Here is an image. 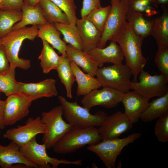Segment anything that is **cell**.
I'll use <instances>...</instances> for the list:
<instances>
[{"instance_id":"28","label":"cell","mask_w":168,"mask_h":168,"mask_svg":"<svg viewBox=\"0 0 168 168\" xmlns=\"http://www.w3.org/2000/svg\"><path fill=\"white\" fill-rule=\"evenodd\" d=\"M39 3L49 23H70L67 15L50 0H41Z\"/></svg>"},{"instance_id":"24","label":"cell","mask_w":168,"mask_h":168,"mask_svg":"<svg viewBox=\"0 0 168 168\" xmlns=\"http://www.w3.org/2000/svg\"><path fill=\"white\" fill-rule=\"evenodd\" d=\"M150 21V35L155 40L158 48L168 47V14L166 10L161 16Z\"/></svg>"},{"instance_id":"25","label":"cell","mask_w":168,"mask_h":168,"mask_svg":"<svg viewBox=\"0 0 168 168\" xmlns=\"http://www.w3.org/2000/svg\"><path fill=\"white\" fill-rule=\"evenodd\" d=\"M168 114V91L154 99L141 114L140 119L144 122H151Z\"/></svg>"},{"instance_id":"18","label":"cell","mask_w":168,"mask_h":168,"mask_svg":"<svg viewBox=\"0 0 168 168\" xmlns=\"http://www.w3.org/2000/svg\"><path fill=\"white\" fill-rule=\"evenodd\" d=\"M110 41V44L106 47L100 48L96 47L87 52L98 63L99 67H103L106 63H122L124 59L119 45L114 40Z\"/></svg>"},{"instance_id":"12","label":"cell","mask_w":168,"mask_h":168,"mask_svg":"<svg viewBox=\"0 0 168 168\" xmlns=\"http://www.w3.org/2000/svg\"><path fill=\"white\" fill-rule=\"evenodd\" d=\"M7 97L4 109L5 126L14 125L27 116L33 101L19 92Z\"/></svg>"},{"instance_id":"36","label":"cell","mask_w":168,"mask_h":168,"mask_svg":"<svg viewBox=\"0 0 168 168\" xmlns=\"http://www.w3.org/2000/svg\"><path fill=\"white\" fill-rule=\"evenodd\" d=\"M154 60L161 74L168 77V47L158 48Z\"/></svg>"},{"instance_id":"46","label":"cell","mask_w":168,"mask_h":168,"mask_svg":"<svg viewBox=\"0 0 168 168\" xmlns=\"http://www.w3.org/2000/svg\"><path fill=\"white\" fill-rule=\"evenodd\" d=\"M1 134V130H0V136Z\"/></svg>"},{"instance_id":"32","label":"cell","mask_w":168,"mask_h":168,"mask_svg":"<svg viewBox=\"0 0 168 168\" xmlns=\"http://www.w3.org/2000/svg\"><path fill=\"white\" fill-rule=\"evenodd\" d=\"M15 69L10 67L7 71L0 74V91L7 96L19 92L18 82L15 77Z\"/></svg>"},{"instance_id":"49","label":"cell","mask_w":168,"mask_h":168,"mask_svg":"<svg viewBox=\"0 0 168 168\" xmlns=\"http://www.w3.org/2000/svg\"></svg>"},{"instance_id":"2","label":"cell","mask_w":168,"mask_h":168,"mask_svg":"<svg viewBox=\"0 0 168 168\" xmlns=\"http://www.w3.org/2000/svg\"><path fill=\"white\" fill-rule=\"evenodd\" d=\"M38 26L25 27L12 30L0 39L9 61L10 67L27 70L31 67L30 60L20 58L19 54L23 42L33 41L38 35Z\"/></svg>"},{"instance_id":"23","label":"cell","mask_w":168,"mask_h":168,"mask_svg":"<svg viewBox=\"0 0 168 168\" xmlns=\"http://www.w3.org/2000/svg\"><path fill=\"white\" fill-rule=\"evenodd\" d=\"M61 33L54 24L48 23L38 26L37 36L46 41L52 47L58 50L62 55H66L67 44L60 38Z\"/></svg>"},{"instance_id":"43","label":"cell","mask_w":168,"mask_h":168,"mask_svg":"<svg viewBox=\"0 0 168 168\" xmlns=\"http://www.w3.org/2000/svg\"><path fill=\"white\" fill-rule=\"evenodd\" d=\"M157 5L158 4H165L168 2V0H155Z\"/></svg>"},{"instance_id":"6","label":"cell","mask_w":168,"mask_h":168,"mask_svg":"<svg viewBox=\"0 0 168 168\" xmlns=\"http://www.w3.org/2000/svg\"><path fill=\"white\" fill-rule=\"evenodd\" d=\"M63 110L61 105L41 113V119L45 126L42 141L47 149L53 148L72 127L63 120Z\"/></svg>"},{"instance_id":"7","label":"cell","mask_w":168,"mask_h":168,"mask_svg":"<svg viewBox=\"0 0 168 168\" xmlns=\"http://www.w3.org/2000/svg\"><path fill=\"white\" fill-rule=\"evenodd\" d=\"M44 144L38 143L36 137L20 147V151L25 158L38 168H57L61 164H73L78 166L82 164V159L69 161L58 159L49 156Z\"/></svg>"},{"instance_id":"41","label":"cell","mask_w":168,"mask_h":168,"mask_svg":"<svg viewBox=\"0 0 168 168\" xmlns=\"http://www.w3.org/2000/svg\"><path fill=\"white\" fill-rule=\"evenodd\" d=\"M5 100L0 99V130L3 129L6 126L4 122V109Z\"/></svg>"},{"instance_id":"20","label":"cell","mask_w":168,"mask_h":168,"mask_svg":"<svg viewBox=\"0 0 168 168\" xmlns=\"http://www.w3.org/2000/svg\"><path fill=\"white\" fill-rule=\"evenodd\" d=\"M66 53L70 61L81 68L83 72L94 76H96L98 64L87 52L69 44L66 46Z\"/></svg>"},{"instance_id":"4","label":"cell","mask_w":168,"mask_h":168,"mask_svg":"<svg viewBox=\"0 0 168 168\" xmlns=\"http://www.w3.org/2000/svg\"><path fill=\"white\" fill-rule=\"evenodd\" d=\"M58 98L62 108L63 115L72 127H99L108 116L102 111L91 114L89 110L78 105L76 101L69 102L61 96H58Z\"/></svg>"},{"instance_id":"47","label":"cell","mask_w":168,"mask_h":168,"mask_svg":"<svg viewBox=\"0 0 168 168\" xmlns=\"http://www.w3.org/2000/svg\"><path fill=\"white\" fill-rule=\"evenodd\" d=\"M1 44V40H0V44Z\"/></svg>"},{"instance_id":"31","label":"cell","mask_w":168,"mask_h":168,"mask_svg":"<svg viewBox=\"0 0 168 168\" xmlns=\"http://www.w3.org/2000/svg\"><path fill=\"white\" fill-rule=\"evenodd\" d=\"M22 17L21 11L0 9V39L10 32Z\"/></svg>"},{"instance_id":"40","label":"cell","mask_w":168,"mask_h":168,"mask_svg":"<svg viewBox=\"0 0 168 168\" xmlns=\"http://www.w3.org/2000/svg\"><path fill=\"white\" fill-rule=\"evenodd\" d=\"M10 68V63L2 44H0V74L7 71Z\"/></svg>"},{"instance_id":"42","label":"cell","mask_w":168,"mask_h":168,"mask_svg":"<svg viewBox=\"0 0 168 168\" xmlns=\"http://www.w3.org/2000/svg\"><path fill=\"white\" fill-rule=\"evenodd\" d=\"M41 0H24V3L30 6H34L38 3Z\"/></svg>"},{"instance_id":"15","label":"cell","mask_w":168,"mask_h":168,"mask_svg":"<svg viewBox=\"0 0 168 168\" xmlns=\"http://www.w3.org/2000/svg\"><path fill=\"white\" fill-rule=\"evenodd\" d=\"M56 81L48 78L37 83H26L18 82L19 92L32 101L42 97L57 96L58 92Z\"/></svg>"},{"instance_id":"38","label":"cell","mask_w":168,"mask_h":168,"mask_svg":"<svg viewBox=\"0 0 168 168\" xmlns=\"http://www.w3.org/2000/svg\"><path fill=\"white\" fill-rule=\"evenodd\" d=\"M101 7L100 0H83L80 10L81 18L86 16L92 10Z\"/></svg>"},{"instance_id":"8","label":"cell","mask_w":168,"mask_h":168,"mask_svg":"<svg viewBox=\"0 0 168 168\" xmlns=\"http://www.w3.org/2000/svg\"><path fill=\"white\" fill-rule=\"evenodd\" d=\"M132 75L129 67L122 63L99 68L96 76L102 86L124 93L130 90L129 85Z\"/></svg>"},{"instance_id":"48","label":"cell","mask_w":168,"mask_h":168,"mask_svg":"<svg viewBox=\"0 0 168 168\" xmlns=\"http://www.w3.org/2000/svg\"><path fill=\"white\" fill-rule=\"evenodd\" d=\"M0 93H1V92H0Z\"/></svg>"},{"instance_id":"11","label":"cell","mask_w":168,"mask_h":168,"mask_svg":"<svg viewBox=\"0 0 168 168\" xmlns=\"http://www.w3.org/2000/svg\"><path fill=\"white\" fill-rule=\"evenodd\" d=\"M45 126L40 116L29 117L23 125L8 129L3 134V138L11 140L19 147L30 141L36 136L43 134Z\"/></svg>"},{"instance_id":"22","label":"cell","mask_w":168,"mask_h":168,"mask_svg":"<svg viewBox=\"0 0 168 168\" xmlns=\"http://www.w3.org/2000/svg\"><path fill=\"white\" fill-rule=\"evenodd\" d=\"M75 81L77 84V96H85L92 90L98 89L102 86L96 78L87 73H85L73 62L70 61Z\"/></svg>"},{"instance_id":"13","label":"cell","mask_w":168,"mask_h":168,"mask_svg":"<svg viewBox=\"0 0 168 168\" xmlns=\"http://www.w3.org/2000/svg\"><path fill=\"white\" fill-rule=\"evenodd\" d=\"M123 93L113 88L103 86L101 89L93 90L83 96L81 103L89 110L96 106L110 109L116 107L121 102Z\"/></svg>"},{"instance_id":"44","label":"cell","mask_w":168,"mask_h":168,"mask_svg":"<svg viewBox=\"0 0 168 168\" xmlns=\"http://www.w3.org/2000/svg\"><path fill=\"white\" fill-rule=\"evenodd\" d=\"M1 6H2V4L1 3H0V9L1 8Z\"/></svg>"},{"instance_id":"5","label":"cell","mask_w":168,"mask_h":168,"mask_svg":"<svg viewBox=\"0 0 168 168\" xmlns=\"http://www.w3.org/2000/svg\"><path fill=\"white\" fill-rule=\"evenodd\" d=\"M141 135L140 133H135L123 138L102 140L101 142L89 145L87 149L95 153L106 168H114L115 167L116 160L124 147L134 142Z\"/></svg>"},{"instance_id":"17","label":"cell","mask_w":168,"mask_h":168,"mask_svg":"<svg viewBox=\"0 0 168 168\" xmlns=\"http://www.w3.org/2000/svg\"><path fill=\"white\" fill-rule=\"evenodd\" d=\"M76 25L82 43L83 51L88 52L96 47L102 33L86 16L77 18Z\"/></svg>"},{"instance_id":"1","label":"cell","mask_w":168,"mask_h":168,"mask_svg":"<svg viewBox=\"0 0 168 168\" xmlns=\"http://www.w3.org/2000/svg\"><path fill=\"white\" fill-rule=\"evenodd\" d=\"M144 39L136 34L126 21L110 40L115 41L119 46L126 64L130 68L133 77V81L135 82L138 81V75L143 69L147 61V59L142 52V46Z\"/></svg>"},{"instance_id":"21","label":"cell","mask_w":168,"mask_h":168,"mask_svg":"<svg viewBox=\"0 0 168 168\" xmlns=\"http://www.w3.org/2000/svg\"><path fill=\"white\" fill-rule=\"evenodd\" d=\"M21 11L22 12L21 20L13 26L11 30L23 28L28 25L40 26L48 23L44 17L42 9L39 3L34 6L24 3Z\"/></svg>"},{"instance_id":"19","label":"cell","mask_w":168,"mask_h":168,"mask_svg":"<svg viewBox=\"0 0 168 168\" xmlns=\"http://www.w3.org/2000/svg\"><path fill=\"white\" fill-rule=\"evenodd\" d=\"M24 164L28 168L38 167L27 160L21 152L20 147L13 142L7 146L0 144V166L2 168H13L15 164Z\"/></svg>"},{"instance_id":"27","label":"cell","mask_w":168,"mask_h":168,"mask_svg":"<svg viewBox=\"0 0 168 168\" xmlns=\"http://www.w3.org/2000/svg\"><path fill=\"white\" fill-rule=\"evenodd\" d=\"M43 48L38 57L42 72L47 74L51 70H56L60 63L63 55H58L53 48L46 41L42 40Z\"/></svg>"},{"instance_id":"16","label":"cell","mask_w":168,"mask_h":168,"mask_svg":"<svg viewBox=\"0 0 168 168\" xmlns=\"http://www.w3.org/2000/svg\"><path fill=\"white\" fill-rule=\"evenodd\" d=\"M149 100L134 91L123 93L121 102L124 108V113L133 124L138 121L148 106Z\"/></svg>"},{"instance_id":"39","label":"cell","mask_w":168,"mask_h":168,"mask_svg":"<svg viewBox=\"0 0 168 168\" xmlns=\"http://www.w3.org/2000/svg\"><path fill=\"white\" fill-rule=\"evenodd\" d=\"M1 3V9L21 11L24 2V0H3Z\"/></svg>"},{"instance_id":"34","label":"cell","mask_w":168,"mask_h":168,"mask_svg":"<svg viewBox=\"0 0 168 168\" xmlns=\"http://www.w3.org/2000/svg\"><path fill=\"white\" fill-rule=\"evenodd\" d=\"M152 5L157 7L155 0H128V8L142 13L150 16L156 14V11Z\"/></svg>"},{"instance_id":"26","label":"cell","mask_w":168,"mask_h":168,"mask_svg":"<svg viewBox=\"0 0 168 168\" xmlns=\"http://www.w3.org/2000/svg\"><path fill=\"white\" fill-rule=\"evenodd\" d=\"M134 33L143 38L150 35L151 21L144 17L142 13L128 8L126 20Z\"/></svg>"},{"instance_id":"14","label":"cell","mask_w":168,"mask_h":168,"mask_svg":"<svg viewBox=\"0 0 168 168\" xmlns=\"http://www.w3.org/2000/svg\"><path fill=\"white\" fill-rule=\"evenodd\" d=\"M133 124L123 113L118 111L107 116L98 129L101 140L118 138L122 134L129 131Z\"/></svg>"},{"instance_id":"29","label":"cell","mask_w":168,"mask_h":168,"mask_svg":"<svg viewBox=\"0 0 168 168\" xmlns=\"http://www.w3.org/2000/svg\"><path fill=\"white\" fill-rule=\"evenodd\" d=\"M70 62L67 55H63V58L56 70L61 82L65 87L67 97L71 99L73 97L72 87L75 81V78Z\"/></svg>"},{"instance_id":"3","label":"cell","mask_w":168,"mask_h":168,"mask_svg":"<svg viewBox=\"0 0 168 168\" xmlns=\"http://www.w3.org/2000/svg\"><path fill=\"white\" fill-rule=\"evenodd\" d=\"M101 140L98 128L96 127L84 128L72 127L53 148L56 153L65 154L74 152L87 145L96 144Z\"/></svg>"},{"instance_id":"37","label":"cell","mask_w":168,"mask_h":168,"mask_svg":"<svg viewBox=\"0 0 168 168\" xmlns=\"http://www.w3.org/2000/svg\"><path fill=\"white\" fill-rule=\"evenodd\" d=\"M154 132L159 142L168 141V114L158 118L155 124Z\"/></svg>"},{"instance_id":"30","label":"cell","mask_w":168,"mask_h":168,"mask_svg":"<svg viewBox=\"0 0 168 168\" xmlns=\"http://www.w3.org/2000/svg\"><path fill=\"white\" fill-rule=\"evenodd\" d=\"M54 24L63 35V40L66 43L83 51L82 43L76 25L71 23L65 24L57 23Z\"/></svg>"},{"instance_id":"9","label":"cell","mask_w":168,"mask_h":168,"mask_svg":"<svg viewBox=\"0 0 168 168\" xmlns=\"http://www.w3.org/2000/svg\"><path fill=\"white\" fill-rule=\"evenodd\" d=\"M138 76L139 81H131L129 88L147 99L160 97L168 91V77L163 74L152 75L142 69Z\"/></svg>"},{"instance_id":"33","label":"cell","mask_w":168,"mask_h":168,"mask_svg":"<svg viewBox=\"0 0 168 168\" xmlns=\"http://www.w3.org/2000/svg\"><path fill=\"white\" fill-rule=\"evenodd\" d=\"M110 5L94 9L86 16L102 33L109 14Z\"/></svg>"},{"instance_id":"10","label":"cell","mask_w":168,"mask_h":168,"mask_svg":"<svg viewBox=\"0 0 168 168\" xmlns=\"http://www.w3.org/2000/svg\"><path fill=\"white\" fill-rule=\"evenodd\" d=\"M111 7L100 40L96 47H104L126 20L128 0H111Z\"/></svg>"},{"instance_id":"35","label":"cell","mask_w":168,"mask_h":168,"mask_svg":"<svg viewBox=\"0 0 168 168\" xmlns=\"http://www.w3.org/2000/svg\"><path fill=\"white\" fill-rule=\"evenodd\" d=\"M67 16L70 23L76 25L77 18L75 0H50Z\"/></svg>"},{"instance_id":"45","label":"cell","mask_w":168,"mask_h":168,"mask_svg":"<svg viewBox=\"0 0 168 168\" xmlns=\"http://www.w3.org/2000/svg\"><path fill=\"white\" fill-rule=\"evenodd\" d=\"M3 0H0V3H1Z\"/></svg>"}]
</instances>
